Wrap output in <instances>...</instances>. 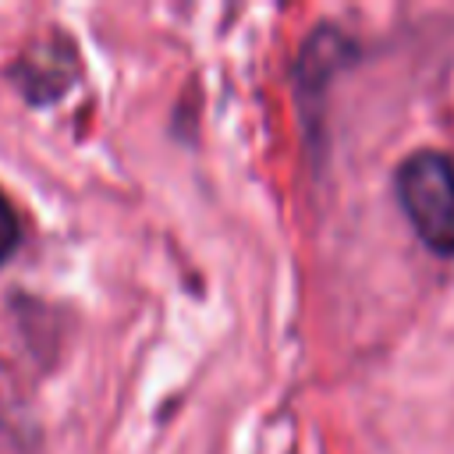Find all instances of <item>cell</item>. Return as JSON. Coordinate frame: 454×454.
<instances>
[{
	"mask_svg": "<svg viewBox=\"0 0 454 454\" xmlns=\"http://www.w3.org/2000/svg\"><path fill=\"white\" fill-rule=\"evenodd\" d=\"M397 206L419 241L436 255H454V160L436 149L411 153L394 177Z\"/></svg>",
	"mask_w": 454,
	"mask_h": 454,
	"instance_id": "6da1fadb",
	"label": "cell"
},
{
	"mask_svg": "<svg viewBox=\"0 0 454 454\" xmlns=\"http://www.w3.org/2000/svg\"><path fill=\"white\" fill-rule=\"evenodd\" d=\"M18 241H21V223H18V213H14V206L7 202V195L0 192V262L18 248Z\"/></svg>",
	"mask_w": 454,
	"mask_h": 454,
	"instance_id": "7a4b0ae2",
	"label": "cell"
}]
</instances>
